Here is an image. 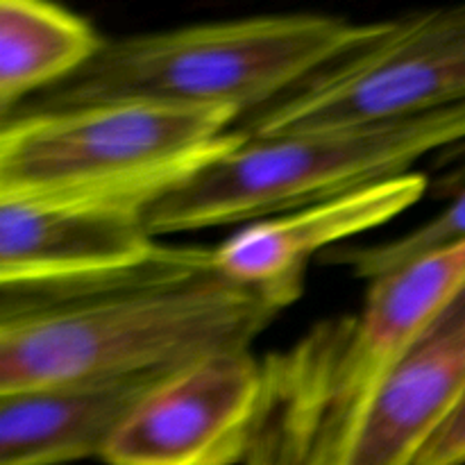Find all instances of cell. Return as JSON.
Returning a JSON list of instances; mask_svg holds the SVG:
<instances>
[{"label":"cell","mask_w":465,"mask_h":465,"mask_svg":"<svg viewBox=\"0 0 465 465\" xmlns=\"http://www.w3.org/2000/svg\"><path fill=\"white\" fill-rule=\"evenodd\" d=\"M0 304V398L175 371L248 350L282 309L277 293L212 268V250L173 248L118 280L14 293Z\"/></svg>","instance_id":"1"},{"label":"cell","mask_w":465,"mask_h":465,"mask_svg":"<svg viewBox=\"0 0 465 465\" xmlns=\"http://www.w3.org/2000/svg\"><path fill=\"white\" fill-rule=\"evenodd\" d=\"M463 280L465 245L377 277L361 312L268 357L243 465H343L395 363Z\"/></svg>","instance_id":"2"},{"label":"cell","mask_w":465,"mask_h":465,"mask_svg":"<svg viewBox=\"0 0 465 465\" xmlns=\"http://www.w3.org/2000/svg\"><path fill=\"white\" fill-rule=\"evenodd\" d=\"M372 23L282 14L103 39L73 75L27 107L163 104L241 118L361 44Z\"/></svg>","instance_id":"3"},{"label":"cell","mask_w":465,"mask_h":465,"mask_svg":"<svg viewBox=\"0 0 465 465\" xmlns=\"http://www.w3.org/2000/svg\"><path fill=\"white\" fill-rule=\"evenodd\" d=\"M232 109L21 107L0 118V200L141 213L239 141Z\"/></svg>","instance_id":"4"},{"label":"cell","mask_w":465,"mask_h":465,"mask_svg":"<svg viewBox=\"0 0 465 465\" xmlns=\"http://www.w3.org/2000/svg\"><path fill=\"white\" fill-rule=\"evenodd\" d=\"M465 141V103L366 125L245 136L141 212L153 239L266 221L411 173L434 150Z\"/></svg>","instance_id":"5"},{"label":"cell","mask_w":465,"mask_h":465,"mask_svg":"<svg viewBox=\"0 0 465 465\" xmlns=\"http://www.w3.org/2000/svg\"><path fill=\"white\" fill-rule=\"evenodd\" d=\"M465 103V5L372 23L366 39L239 118L245 136L366 125Z\"/></svg>","instance_id":"6"},{"label":"cell","mask_w":465,"mask_h":465,"mask_svg":"<svg viewBox=\"0 0 465 465\" xmlns=\"http://www.w3.org/2000/svg\"><path fill=\"white\" fill-rule=\"evenodd\" d=\"M262 402V363L227 350L159 380L104 443L107 465H243Z\"/></svg>","instance_id":"7"},{"label":"cell","mask_w":465,"mask_h":465,"mask_svg":"<svg viewBox=\"0 0 465 465\" xmlns=\"http://www.w3.org/2000/svg\"><path fill=\"white\" fill-rule=\"evenodd\" d=\"M141 213L0 200V295L75 289L159 262Z\"/></svg>","instance_id":"8"},{"label":"cell","mask_w":465,"mask_h":465,"mask_svg":"<svg viewBox=\"0 0 465 465\" xmlns=\"http://www.w3.org/2000/svg\"><path fill=\"white\" fill-rule=\"evenodd\" d=\"M422 173H407L341 198L284 216L250 223L212 250V268L236 284L266 289L293 304L302 295L304 268L350 236L386 225L411 209L427 191Z\"/></svg>","instance_id":"9"},{"label":"cell","mask_w":465,"mask_h":465,"mask_svg":"<svg viewBox=\"0 0 465 465\" xmlns=\"http://www.w3.org/2000/svg\"><path fill=\"white\" fill-rule=\"evenodd\" d=\"M465 398V280L381 386L343 465H413Z\"/></svg>","instance_id":"10"},{"label":"cell","mask_w":465,"mask_h":465,"mask_svg":"<svg viewBox=\"0 0 465 465\" xmlns=\"http://www.w3.org/2000/svg\"><path fill=\"white\" fill-rule=\"evenodd\" d=\"M168 372L0 398V465L100 459L118 422Z\"/></svg>","instance_id":"11"},{"label":"cell","mask_w":465,"mask_h":465,"mask_svg":"<svg viewBox=\"0 0 465 465\" xmlns=\"http://www.w3.org/2000/svg\"><path fill=\"white\" fill-rule=\"evenodd\" d=\"M103 36L77 14L39 0H0V118L77 71Z\"/></svg>","instance_id":"12"},{"label":"cell","mask_w":465,"mask_h":465,"mask_svg":"<svg viewBox=\"0 0 465 465\" xmlns=\"http://www.w3.org/2000/svg\"><path fill=\"white\" fill-rule=\"evenodd\" d=\"M461 245H465V186L439 216L407 232L400 239L363 245V248L361 245H348V248L336 245L334 250L325 252L322 262L345 266L357 277L372 282L427 257L461 248Z\"/></svg>","instance_id":"13"},{"label":"cell","mask_w":465,"mask_h":465,"mask_svg":"<svg viewBox=\"0 0 465 465\" xmlns=\"http://www.w3.org/2000/svg\"><path fill=\"white\" fill-rule=\"evenodd\" d=\"M413 465H465V398L431 434Z\"/></svg>","instance_id":"14"}]
</instances>
